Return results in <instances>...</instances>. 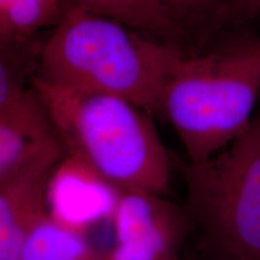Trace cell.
Listing matches in <instances>:
<instances>
[{
    "instance_id": "6",
    "label": "cell",
    "mask_w": 260,
    "mask_h": 260,
    "mask_svg": "<svg viewBox=\"0 0 260 260\" xmlns=\"http://www.w3.org/2000/svg\"><path fill=\"white\" fill-rule=\"evenodd\" d=\"M67 154L53 153L0 177V260H15L31 230L47 216L50 183Z\"/></svg>"
},
{
    "instance_id": "3",
    "label": "cell",
    "mask_w": 260,
    "mask_h": 260,
    "mask_svg": "<svg viewBox=\"0 0 260 260\" xmlns=\"http://www.w3.org/2000/svg\"><path fill=\"white\" fill-rule=\"evenodd\" d=\"M260 94V38L228 42L187 56L172 74L160 104L188 161L206 160L248 128Z\"/></svg>"
},
{
    "instance_id": "8",
    "label": "cell",
    "mask_w": 260,
    "mask_h": 260,
    "mask_svg": "<svg viewBox=\"0 0 260 260\" xmlns=\"http://www.w3.org/2000/svg\"><path fill=\"white\" fill-rule=\"evenodd\" d=\"M104 252L82 230L48 213L31 230L15 260H103Z\"/></svg>"
},
{
    "instance_id": "10",
    "label": "cell",
    "mask_w": 260,
    "mask_h": 260,
    "mask_svg": "<svg viewBox=\"0 0 260 260\" xmlns=\"http://www.w3.org/2000/svg\"><path fill=\"white\" fill-rule=\"evenodd\" d=\"M160 3L182 38L187 30L207 32L233 21L230 0H160Z\"/></svg>"
},
{
    "instance_id": "9",
    "label": "cell",
    "mask_w": 260,
    "mask_h": 260,
    "mask_svg": "<svg viewBox=\"0 0 260 260\" xmlns=\"http://www.w3.org/2000/svg\"><path fill=\"white\" fill-rule=\"evenodd\" d=\"M61 12V0H0L2 41L27 40L40 28L56 25Z\"/></svg>"
},
{
    "instance_id": "7",
    "label": "cell",
    "mask_w": 260,
    "mask_h": 260,
    "mask_svg": "<svg viewBox=\"0 0 260 260\" xmlns=\"http://www.w3.org/2000/svg\"><path fill=\"white\" fill-rule=\"evenodd\" d=\"M60 152L64 146L34 84L0 102V177Z\"/></svg>"
},
{
    "instance_id": "13",
    "label": "cell",
    "mask_w": 260,
    "mask_h": 260,
    "mask_svg": "<svg viewBox=\"0 0 260 260\" xmlns=\"http://www.w3.org/2000/svg\"><path fill=\"white\" fill-rule=\"evenodd\" d=\"M184 260H203L197 251L184 252Z\"/></svg>"
},
{
    "instance_id": "5",
    "label": "cell",
    "mask_w": 260,
    "mask_h": 260,
    "mask_svg": "<svg viewBox=\"0 0 260 260\" xmlns=\"http://www.w3.org/2000/svg\"><path fill=\"white\" fill-rule=\"evenodd\" d=\"M110 218L115 241L103 260H184L195 230L186 206L146 190L118 191Z\"/></svg>"
},
{
    "instance_id": "4",
    "label": "cell",
    "mask_w": 260,
    "mask_h": 260,
    "mask_svg": "<svg viewBox=\"0 0 260 260\" xmlns=\"http://www.w3.org/2000/svg\"><path fill=\"white\" fill-rule=\"evenodd\" d=\"M203 260H260V107L239 138L200 162L172 153Z\"/></svg>"
},
{
    "instance_id": "1",
    "label": "cell",
    "mask_w": 260,
    "mask_h": 260,
    "mask_svg": "<svg viewBox=\"0 0 260 260\" xmlns=\"http://www.w3.org/2000/svg\"><path fill=\"white\" fill-rule=\"evenodd\" d=\"M94 14L63 8L39 52L35 77L69 88L112 94L154 115L172 74L186 57L180 48Z\"/></svg>"
},
{
    "instance_id": "2",
    "label": "cell",
    "mask_w": 260,
    "mask_h": 260,
    "mask_svg": "<svg viewBox=\"0 0 260 260\" xmlns=\"http://www.w3.org/2000/svg\"><path fill=\"white\" fill-rule=\"evenodd\" d=\"M67 158L115 191L167 194L172 153L152 115L112 94L69 88L32 76Z\"/></svg>"
},
{
    "instance_id": "11",
    "label": "cell",
    "mask_w": 260,
    "mask_h": 260,
    "mask_svg": "<svg viewBox=\"0 0 260 260\" xmlns=\"http://www.w3.org/2000/svg\"><path fill=\"white\" fill-rule=\"evenodd\" d=\"M128 27L180 48L181 32L169 18L160 0H117Z\"/></svg>"
},
{
    "instance_id": "12",
    "label": "cell",
    "mask_w": 260,
    "mask_h": 260,
    "mask_svg": "<svg viewBox=\"0 0 260 260\" xmlns=\"http://www.w3.org/2000/svg\"><path fill=\"white\" fill-rule=\"evenodd\" d=\"M233 21H259L260 0H230Z\"/></svg>"
}]
</instances>
